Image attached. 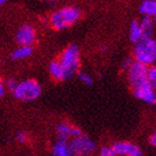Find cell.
I'll use <instances>...</instances> for the list:
<instances>
[{"label":"cell","instance_id":"cell-5","mask_svg":"<svg viewBox=\"0 0 156 156\" xmlns=\"http://www.w3.org/2000/svg\"><path fill=\"white\" fill-rule=\"evenodd\" d=\"M69 146L74 156H93L96 151V143L85 134L73 137L69 140Z\"/></svg>","mask_w":156,"mask_h":156},{"label":"cell","instance_id":"cell-28","mask_svg":"<svg viewBox=\"0 0 156 156\" xmlns=\"http://www.w3.org/2000/svg\"><path fill=\"white\" fill-rule=\"evenodd\" d=\"M154 21H155V26H156V17L154 18Z\"/></svg>","mask_w":156,"mask_h":156},{"label":"cell","instance_id":"cell-9","mask_svg":"<svg viewBox=\"0 0 156 156\" xmlns=\"http://www.w3.org/2000/svg\"><path fill=\"white\" fill-rule=\"evenodd\" d=\"M113 148L118 156H130L140 147L130 142H116L113 144Z\"/></svg>","mask_w":156,"mask_h":156},{"label":"cell","instance_id":"cell-18","mask_svg":"<svg viewBox=\"0 0 156 156\" xmlns=\"http://www.w3.org/2000/svg\"><path fill=\"white\" fill-rule=\"evenodd\" d=\"M98 156H118L113 146H101L98 151Z\"/></svg>","mask_w":156,"mask_h":156},{"label":"cell","instance_id":"cell-25","mask_svg":"<svg viewBox=\"0 0 156 156\" xmlns=\"http://www.w3.org/2000/svg\"><path fill=\"white\" fill-rule=\"evenodd\" d=\"M130 156H143V153H142V151H140V148H138V150L135 152L134 154H132Z\"/></svg>","mask_w":156,"mask_h":156},{"label":"cell","instance_id":"cell-6","mask_svg":"<svg viewBox=\"0 0 156 156\" xmlns=\"http://www.w3.org/2000/svg\"><path fill=\"white\" fill-rule=\"evenodd\" d=\"M148 66L144 65L142 62L134 60L128 70H127V80L132 87H135L136 85L147 80L148 75Z\"/></svg>","mask_w":156,"mask_h":156},{"label":"cell","instance_id":"cell-22","mask_svg":"<svg viewBox=\"0 0 156 156\" xmlns=\"http://www.w3.org/2000/svg\"><path fill=\"white\" fill-rule=\"evenodd\" d=\"M133 60L130 58H125L124 59V62H122V69H124V70H128V68H129L130 66H132V64H133Z\"/></svg>","mask_w":156,"mask_h":156},{"label":"cell","instance_id":"cell-2","mask_svg":"<svg viewBox=\"0 0 156 156\" xmlns=\"http://www.w3.org/2000/svg\"><path fill=\"white\" fill-rule=\"evenodd\" d=\"M133 56L134 60L148 67L153 66L156 62V40L152 37L143 38L134 47Z\"/></svg>","mask_w":156,"mask_h":156},{"label":"cell","instance_id":"cell-19","mask_svg":"<svg viewBox=\"0 0 156 156\" xmlns=\"http://www.w3.org/2000/svg\"><path fill=\"white\" fill-rule=\"evenodd\" d=\"M78 77H79L81 83H84L85 85H88V86L93 85V83H94V81H93V78L88 75V74H86V73H79V74H78Z\"/></svg>","mask_w":156,"mask_h":156},{"label":"cell","instance_id":"cell-7","mask_svg":"<svg viewBox=\"0 0 156 156\" xmlns=\"http://www.w3.org/2000/svg\"><path fill=\"white\" fill-rule=\"evenodd\" d=\"M134 96L138 101H143L145 104L154 105L156 104V90L154 89L147 80L136 85L133 87Z\"/></svg>","mask_w":156,"mask_h":156},{"label":"cell","instance_id":"cell-13","mask_svg":"<svg viewBox=\"0 0 156 156\" xmlns=\"http://www.w3.org/2000/svg\"><path fill=\"white\" fill-rule=\"evenodd\" d=\"M140 12L144 17H156V0H144L140 6Z\"/></svg>","mask_w":156,"mask_h":156},{"label":"cell","instance_id":"cell-1","mask_svg":"<svg viewBox=\"0 0 156 156\" xmlns=\"http://www.w3.org/2000/svg\"><path fill=\"white\" fill-rule=\"evenodd\" d=\"M80 9L77 7H65L49 17V23L55 30H65L80 18Z\"/></svg>","mask_w":156,"mask_h":156},{"label":"cell","instance_id":"cell-11","mask_svg":"<svg viewBox=\"0 0 156 156\" xmlns=\"http://www.w3.org/2000/svg\"><path fill=\"white\" fill-rule=\"evenodd\" d=\"M52 156H74L69 146V142L66 140H58L51 147Z\"/></svg>","mask_w":156,"mask_h":156},{"label":"cell","instance_id":"cell-26","mask_svg":"<svg viewBox=\"0 0 156 156\" xmlns=\"http://www.w3.org/2000/svg\"><path fill=\"white\" fill-rule=\"evenodd\" d=\"M7 1H9V0H0V5H1V6H2L3 3H6Z\"/></svg>","mask_w":156,"mask_h":156},{"label":"cell","instance_id":"cell-10","mask_svg":"<svg viewBox=\"0 0 156 156\" xmlns=\"http://www.w3.org/2000/svg\"><path fill=\"white\" fill-rule=\"evenodd\" d=\"M73 130H74V126L70 125L67 122H62L59 123L56 127V135H57V140H69L73 138Z\"/></svg>","mask_w":156,"mask_h":156},{"label":"cell","instance_id":"cell-17","mask_svg":"<svg viewBox=\"0 0 156 156\" xmlns=\"http://www.w3.org/2000/svg\"><path fill=\"white\" fill-rule=\"evenodd\" d=\"M147 81L151 86L156 90V65L151 66L148 68V75H147Z\"/></svg>","mask_w":156,"mask_h":156},{"label":"cell","instance_id":"cell-15","mask_svg":"<svg viewBox=\"0 0 156 156\" xmlns=\"http://www.w3.org/2000/svg\"><path fill=\"white\" fill-rule=\"evenodd\" d=\"M49 74L56 80H66L65 73H64V69H62L59 60H54V62H50V65H49Z\"/></svg>","mask_w":156,"mask_h":156},{"label":"cell","instance_id":"cell-30","mask_svg":"<svg viewBox=\"0 0 156 156\" xmlns=\"http://www.w3.org/2000/svg\"><path fill=\"white\" fill-rule=\"evenodd\" d=\"M52 1H56V0H52Z\"/></svg>","mask_w":156,"mask_h":156},{"label":"cell","instance_id":"cell-29","mask_svg":"<svg viewBox=\"0 0 156 156\" xmlns=\"http://www.w3.org/2000/svg\"><path fill=\"white\" fill-rule=\"evenodd\" d=\"M93 156H98V155H93Z\"/></svg>","mask_w":156,"mask_h":156},{"label":"cell","instance_id":"cell-8","mask_svg":"<svg viewBox=\"0 0 156 156\" xmlns=\"http://www.w3.org/2000/svg\"><path fill=\"white\" fill-rule=\"evenodd\" d=\"M16 41L19 46H30L36 41V31L30 25H23L16 33Z\"/></svg>","mask_w":156,"mask_h":156},{"label":"cell","instance_id":"cell-27","mask_svg":"<svg viewBox=\"0 0 156 156\" xmlns=\"http://www.w3.org/2000/svg\"><path fill=\"white\" fill-rule=\"evenodd\" d=\"M101 50H104V51H105V50H106V49H107V48H106V47H105V46H103V47H101Z\"/></svg>","mask_w":156,"mask_h":156},{"label":"cell","instance_id":"cell-24","mask_svg":"<svg viewBox=\"0 0 156 156\" xmlns=\"http://www.w3.org/2000/svg\"><path fill=\"white\" fill-rule=\"evenodd\" d=\"M6 90H7L6 86L1 83V84H0V97H3V96L6 95Z\"/></svg>","mask_w":156,"mask_h":156},{"label":"cell","instance_id":"cell-4","mask_svg":"<svg viewBox=\"0 0 156 156\" xmlns=\"http://www.w3.org/2000/svg\"><path fill=\"white\" fill-rule=\"evenodd\" d=\"M12 95L18 101H33L41 95V86L35 79H26L18 84Z\"/></svg>","mask_w":156,"mask_h":156},{"label":"cell","instance_id":"cell-12","mask_svg":"<svg viewBox=\"0 0 156 156\" xmlns=\"http://www.w3.org/2000/svg\"><path fill=\"white\" fill-rule=\"evenodd\" d=\"M144 38L143 29L140 27V23L138 20H133L129 26V40L136 45Z\"/></svg>","mask_w":156,"mask_h":156},{"label":"cell","instance_id":"cell-20","mask_svg":"<svg viewBox=\"0 0 156 156\" xmlns=\"http://www.w3.org/2000/svg\"><path fill=\"white\" fill-rule=\"evenodd\" d=\"M18 84L19 83H17L15 79H12V78H9V79H7L6 83H5V86H6V88L8 89L9 91H11V93H13L15 91V89L17 88V86H18Z\"/></svg>","mask_w":156,"mask_h":156},{"label":"cell","instance_id":"cell-14","mask_svg":"<svg viewBox=\"0 0 156 156\" xmlns=\"http://www.w3.org/2000/svg\"><path fill=\"white\" fill-rule=\"evenodd\" d=\"M33 51L34 49L30 46H19L18 48L13 50L10 57L12 60H23L33 55Z\"/></svg>","mask_w":156,"mask_h":156},{"label":"cell","instance_id":"cell-16","mask_svg":"<svg viewBox=\"0 0 156 156\" xmlns=\"http://www.w3.org/2000/svg\"><path fill=\"white\" fill-rule=\"evenodd\" d=\"M140 27L143 29L144 33V38H150L153 35L154 31V27H155V21H154V18H151V17H143V19L140 21Z\"/></svg>","mask_w":156,"mask_h":156},{"label":"cell","instance_id":"cell-21","mask_svg":"<svg viewBox=\"0 0 156 156\" xmlns=\"http://www.w3.org/2000/svg\"><path fill=\"white\" fill-rule=\"evenodd\" d=\"M16 140L18 143L21 144H26L28 142V135H27L25 132H18L16 134Z\"/></svg>","mask_w":156,"mask_h":156},{"label":"cell","instance_id":"cell-3","mask_svg":"<svg viewBox=\"0 0 156 156\" xmlns=\"http://www.w3.org/2000/svg\"><path fill=\"white\" fill-rule=\"evenodd\" d=\"M58 60L64 69L66 79L73 77L77 73L80 64V52L78 47L76 45H69L62 52Z\"/></svg>","mask_w":156,"mask_h":156},{"label":"cell","instance_id":"cell-23","mask_svg":"<svg viewBox=\"0 0 156 156\" xmlns=\"http://www.w3.org/2000/svg\"><path fill=\"white\" fill-rule=\"evenodd\" d=\"M150 143L152 146H154L156 148V132L154 134H152V136L150 137Z\"/></svg>","mask_w":156,"mask_h":156}]
</instances>
